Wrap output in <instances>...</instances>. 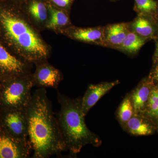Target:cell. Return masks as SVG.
<instances>
[{"mask_svg":"<svg viewBox=\"0 0 158 158\" xmlns=\"http://www.w3.org/2000/svg\"><path fill=\"white\" fill-rule=\"evenodd\" d=\"M34 27L21 6L0 2V42L15 56L35 64L48 60L52 47Z\"/></svg>","mask_w":158,"mask_h":158,"instance_id":"1","label":"cell"},{"mask_svg":"<svg viewBox=\"0 0 158 158\" xmlns=\"http://www.w3.org/2000/svg\"><path fill=\"white\" fill-rule=\"evenodd\" d=\"M26 112L33 158H49L66 150L45 88H40L32 94Z\"/></svg>","mask_w":158,"mask_h":158,"instance_id":"2","label":"cell"},{"mask_svg":"<svg viewBox=\"0 0 158 158\" xmlns=\"http://www.w3.org/2000/svg\"><path fill=\"white\" fill-rule=\"evenodd\" d=\"M60 110L57 119L62 138L70 154L76 156L87 145L99 147V137L87 127L82 110L81 98H69L58 93Z\"/></svg>","mask_w":158,"mask_h":158,"instance_id":"3","label":"cell"},{"mask_svg":"<svg viewBox=\"0 0 158 158\" xmlns=\"http://www.w3.org/2000/svg\"><path fill=\"white\" fill-rule=\"evenodd\" d=\"M31 74L0 79V110L26 109L34 86Z\"/></svg>","mask_w":158,"mask_h":158,"instance_id":"4","label":"cell"},{"mask_svg":"<svg viewBox=\"0 0 158 158\" xmlns=\"http://www.w3.org/2000/svg\"><path fill=\"white\" fill-rule=\"evenodd\" d=\"M0 120L3 131L16 139L28 140L26 109L0 110Z\"/></svg>","mask_w":158,"mask_h":158,"instance_id":"5","label":"cell"},{"mask_svg":"<svg viewBox=\"0 0 158 158\" xmlns=\"http://www.w3.org/2000/svg\"><path fill=\"white\" fill-rule=\"evenodd\" d=\"M32 65L11 54L0 42V79L31 74Z\"/></svg>","mask_w":158,"mask_h":158,"instance_id":"6","label":"cell"},{"mask_svg":"<svg viewBox=\"0 0 158 158\" xmlns=\"http://www.w3.org/2000/svg\"><path fill=\"white\" fill-rule=\"evenodd\" d=\"M36 69L31 75L34 86L39 88H58L63 80L60 71L50 64L48 60L35 63Z\"/></svg>","mask_w":158,"mask_h":158,"instance_id":"7","label":"cell"},{"mask_svg":"<svg viewBox=\"0 0 158 158\" xmlns=\"http://www.w3.org/2000/svg\"><path fill=\"white\" fill-rule=\"evenodd\" d=\"M31 148L29 140H21L0 132V158H27Z\"/></svg>","mask_w":158,"mask_h":158,"instance_id":"8","label":"cell"},{"mask_svg":"<svg viewBox=\"0 0 158 158\" xmlns=\"http://www.w3.org/2000/svg\"><path fill=\"white\" fill-rule=\"evenodd\" d=\"M20 6L35 28L40 32L46 30L48 10L46 0H26Z\"/></svg>","mask_w":158,"mask_h":158,"instance_id":"9","label":"cell"},{"mask_svg":"<svg viewBox=\"0 0 158 158\" xmlns=\"http://www.w3.org/2000/svg\"><path fill=\"white\" fill-rule=\"evenodd\" d=\"M104 26L80 27L72 25L62 31V35L79 42L103 46Z\"/></svg>","mask_w":158,"mask_h":158,"instance_id":"10","label":"cell"},{"mask_svg":"<svg viewBox=\"0 0 158 158\" xmlns=\"http://www.w3.org/2000/svg\"><path fill=\"white\" fill-rule=\"evenodd\" d=\"M119 83L120 81L116 80L113 82H102L89 85L81 98L82 110L84 115L86 116L100 99Z\"/></svg>","mask_w":158,"mask_h":158,"instance_id":"11","label":"cell"},{"mask_svg":"<svg viewBox=\"0 0 158 158\" xmlns=\"http://www.w3.org/2000/svg\"><path fill=\"white\" fill-rule=\"evenodd\" d=\"M130 31L147 40H155L158 37V26L153 16L137 15L128 22Z\"/></svg>","mask_w":158,"mask_h":158,"instance_id":"12","label":"cell"},{"mask_svg":"<svg viewBox=\"0 0 158 158\" xmlns=\"http://www.w3.org/2000/svg\"><path fill=\"white\" fill-rule=\"evenodd\" d=\"M128 22L104 26V47L118 50L129 32Z\"/></svg>","mask_w":158,"mask_h":158,"instance_id":"13","label":"cell"},{"mask_svg":"<svg viewBox=\"0 0 158 158\" xmlns=\"http://www.w3.org/2000/svg\"><path fill=\"white\" fill-rule=\"evenodd\" d=\"M154 85L149 78H144L131 92L135 114H142L144 112Z\"/></svg>","mask_w":158,"mask_h":158,"instance_id":"14","label":"cell"},{"mask_svg":"<svg viewBox=\"0 0 158 158\" xmlns=\"http://www.w3.org/2000/svg\"><path fill=\"white\" fill-rule=\"evenodd\" d=\"M48 18L46 29L53 31L56 34H62V31L73 25L70 18V13L48 4Z\"/></svg>","mask_w":158,"mask_h":158,"instance_id":"15","label":"cell"},{"mask_svg":"<svg viewBox=\"0 0 158 158\" xmlns=\"http://www.w3.org/2000/svg\"><path fill=\"white\" fill-rule=\"evenodd\" d=\"M146 117L139 114H134L122 128L133 136L150 135L153 134L156 127Z\"/></svg>","mask_w":158,"mask_h":158,"instance_id":"16","label":"cell"},{"mask_svg":"<svg viewBox=\"0 0 158 158\" xmlns=\"http://www.w3.org/2000/svg\"><path fill=\"white\" fill-rule=\"evenodd\" d=\"M147 42L146 40L130 31L117 50L129 56H134Z\"/></svg>","mask_w":158,"mask_h":158,"instance_id":"17","label":"cell"},{"mask_svg":"<svg viewBox=\"0 0 158 158\" xmlns=\"http://www.w3.org/2000/svg\"><path fill=\"white\" fill-rule=\"evenodd\" d=\"M141 115L148 118L153 123L158 124V85H154L144 112Z\"/></svg>","mask_w":158,"mask_h":158,"instance_id":"18","label":"cell"},{"mask_svg":"<svg viewBox=\"0 0 158 158\" xmlns=\"http://www.w3.org/2000/svg\"><path fill=\"white\" fill-rule=\"evenodd\" d=\"M135 114L131 93L127 94L118 107L117 118L119 124L123 127L124 125Z\"/></svg>","mask_w":158,"mask_h":158,"instance_id":"19","label":"cell"},{"mask_svg":"<svg viewBox=\"0 0 158 158\" xmlns=\"http://www.w3.org/2000/svg\"><path fill=\"white\" fill-rule=\"evenodd\" d=\"M134 10L137 15L153 16L158 10V1L134 0Z\"/></svg>","mask_w":158,"mask_h":158,"instance_id":"20","label":"cell"},{"mask_svg":"<svg viewBox=\"0 0 158 158\" xmlns=\"http://www.w3.org/2000/svg\"><path fill=\"white\" fill-rule=\"evenodd\" d=\"M48 4L70 13L72 6L75 0H46Z\"/></svg>","mask_w":158,"mask_h":158,"instance_id":"21","label":"cell"},{"mask_svg":"<svg viewBox=\"0 0 158 158\" xmlns=\"http://www.w3.org/2000/svg\"><path fill=\"white\" fill-rule=\"evenodd\" d=\"M148 77L154 83H158V60L153 62V65Z\"/></svg>","mask_w":158,"mask_h":158,"instance_id":"22","label":"cell"},{"mask_svg":"<svg viewBox=\"0 0 158 158\" xmlns=\"http://www.w3.org/2000/svg\"><path fill=\"white\" fill-rule=\"evenodd\" d=\"M154 41H155V49L153 56V62L158 60V37Z\"/></svg>","mask_w":158,"mask_h":158,"instance_id":"23","label":"cell"},{"mask_svg":"<svg viewBox=\"0 0 158 158\" xmlns=\"http://www.w3.org/2000/svg\"><path fill=\"white\" fill-rule=\"evenodd\" d=\"M11 2H13L15 4H17L18 5H20L21 4H22L24 2H25L26 0H9Z\"/></svg>","mask_w":158,"mask_h":158,"instance_id":"24","label":"cell"},{"mask_svg":"<svg viewBox=\"0 0 158 158\" xmlns=\"http://www.w3.org/2000/svg\"><path fill=\"white\" fill-rule=\"evenodd\" d=\"M153 17L154 19L155 20L156 23L157 24L158 26V11H157L156 13L154 15Z\"/></svg>","mask_w":158,"mask_h":158,"instance_id":"25","label":"cell"},{"mask_svg":"<svg viewBox=\"0 0 158 158\" xmlns=\"http://www.w3.org/2000/svg\"><path fill=\"white\" fill-rule=\"evenodd\" d=\"M2 131V127H1V120H0V132Z\"/></svg>","mask_w":158,"mask_h":158,"instance_id":"26","label":"cell"},{"mask_svg":"<svg viewBox=\"0 0 158 158\" xmlns=\"http://www.w3.org/2000/svg\"><path fill=\"white\" fill-rule=\"evenodd\" d=\"M110 1H111V2H117V1H118V0H110Z\"/></svg>","mask_w":158,"mask_h":158,"instance_id":"27","label":"cell"},{"mask_svg":"<svg viewBox=\"0 0 158 158\" xmlns=\"http://www.w3.org/2000/svg\"><path fill=\"white\" fill-rule=\"evenodd\" d=\"M156 130L158 131V124L156 125Z\"/></svg>","mask_w":158,"mask_h":158,"instance_id":"28","label":"cell"},{"mask_svg":"<svg viewBox=\"0 0 158 158\" xmlns=\"http://www.w3.org/2000/svg\"><path fill=\"white\" fill-rule=\"evenodd\" d=\"M1 81H0V89H1Z\"/></svg>","mask_w":158,"mask_h":158,"instance_id":"29","label":"cell"},{"mask_svg":"<svg viewBox=\"0 0 158 158\" xmlns=\"http://www.w3.org/2000/svg\"><path fill=\"white\" fill-rule=\"evenodd\" d=\"M4 1V0H0V2H2V1Z\"/></svg>","mask_w":158,"mask_h":158,"instance_id":"30","label":"cell"}]
</instances>
